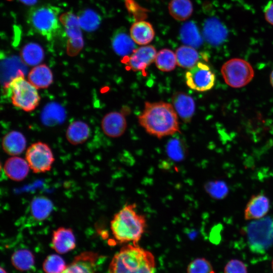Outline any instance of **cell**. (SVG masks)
Instances as JSON below:
<instances>
[{"instance_id":"obj_1","label":"cell","mask_w":273,"mask_h":273,"mask_svg":"<svg viewBox=\"0 0 273 273\" xmlns=\"http://www.w3.org/2000/svg\"><path fill=\"white\" fill-rule=\"evenodd\" d=\"M138 119L148 133L158 138L179 132L176 112L168 103L145 102L144 110Z\"/></svg>"},{"instance_id":"obj_2","label":"cell","mask_w":273,"mask_h":273,"mask_svg":"<svg viewBox=\"0 0 273 273\" xmlns=\"http://www.w3.org/2000/svg\"><path fill=\"white\" fill-rule=\"evenodd\" d=\"M109 273H155L153 254L138 244H127L113 257Z\"/></svg>"},{"instance_id":"obj_3","label":"cell","mask_w":273,"mask_h":273,"mask_svg":"<svg viewBox=\"0 0 273 273\" xmlns=\"http://www.w3.org/2000/svg\"><path fill=\"white\" fill-rule=\"evenodd\" d=\"M135 203L125 205L113 216L110 228L114 238L119 243L138 244L147 228L145 215L136 211Z\"/></svg>"},{"instance_id":"obj_4","label":"cell","mask_w":273,"mask_h":273,"mask_svg":"<svg viewBox=\"0 0 273 273\" xmlns=\"http://www.w3.org/2000/svg\"><path fill=\"white\" fill-rule=\"evenodd\" d=\"M59 8L42 5L31 9L28 13L27 22L32 30L50 39L61 31Z\"/></svg>"},{"instance_id":"obj_5","label":"cell","mask_w":273,"mask_h":273,"mask_svg":"<svg viewBox=\"0 0 273 273\" xmlns=\"http://www.w3.org/2000/svg\"><path fill=\"white\" fill-rule=\"evenodd\" d=\"M5 87L11 95L12 103L15 107L31 112L39 105L40 97L37 89L25 79L21 70L5 84Z\"/></svg>"},{"instance_id":"obj_6","label":"cell","mask_w":273,"mask_h":273,"mask_svg":"<svg viewBox=\"0 0 273 273\" xmlns=\"http://www.w3.org/2000/svg\"><path fill=\"white\" fill-rule=\"evenodd\" d=\"M254 253L262 254L273 246V217L268 216L249 223L243 230Z\"/></svg>"},{"instance_id":"obj_7","label":"cell","mask_w":273,"mask_h":273,"mask_svg":"<svg viewBox=\"0 0 273 273\" xmlns=\"http://www.w3.org/2000/svg\"><path fill=\"white\" fill-rule=\"evenodd\" d=\"M221 72L226 84L234 88L246 85L254 77V71L251 65L239 58L232 59L226 62L222 66Z\"/></svg>"},{"instance_id":"obj_8","label":"cell","mask_w":273,"mask_h":273,"mask_svg":"<svg viewBox=\"0 0 273 273\" xmlns=\"http://www.w3.org/2000/svg\"><path fill=\"white\" fill-rule=\"evenodd\" d=\"M25 159L34 173H44L50 171L55 161L54 154L47 144L37 142L32 144L27 149Z\"/></svg>"},{"instance_id":"obj_9","label":"cell","mask_w":273,"mask_h":273,"mask_svg":"<svg viewBox=\"0 0 273 273\" xmlns=\"http://www.w3.org/2000/svg\"><path fill=\"white\" fill-rule=\"evenodd\" d=\"M186 80L190 88L204 92L210 89L214 86L215 76L207 65L198 62L187 72Z\"/></svg>"},{"instance_id":"obj_10","label":"cell","mask_w":273,"mask_h":273,"mask_svg":"<svg viewBox=\"0 0 273 273\" xmlns=\"http://www.w3.org/2000/svg\"><path fill=\"white\" fill-rule=\"evenodd\" d=\"M52 248L59 254H65L76 247V239L71 228L61 226L52 234Z\"/></svg>"},{"instance_id":"obj_11","label":"cell","mask_w":273,"mask_h":273,"mask_svg":"<svg viewBox=\"0 0 273 273\" xmlns=\"http://www.w3.org/2000/svg\"><path fill=\"white\" fill-rule=\"evenodd\" d=\"M156 54V49L153 46H143L134 50L127 63L132 70H142L155 61Z\"/></svg>"},{"instance_id":"obj_12","label":"cell","mask_w":273,"mask_h":273,"mask_svg":"<svg viewBox=\"0 0 273 273\" xmlns=\"http://www.w3.org/2000/svg\"><path fill=\"white\" fill-rule=\"evenodd\" d=\"M270 207L268 198L263 193L253 195L244 210V218L249 220L262 218L268 213Z\"/></svg>"},{"instance_id":"obj_13","label":"cell","mask_w":273,"mask_h":273,"mask_svg":"<svg viewBox=\"0 0 273 273\" xmlns=\"http://www.w3.org/2000/svg\"><path fill=\"white\" fill-rule=\"evenodd\" d=\"M127 126L124 116L118 112H111L106 114L101 121L104 133L110 138H118L125 132Z\"/></svg>"},{"instance_id":"obj_14","label":"cell","mask_w":273,"mask_h":273,"mask_svg":"<svg viewBox=\"0 0 273 273\" xmlns=\"http://www.w3.org/2000/svg\"><path fill=\"white\" fill-rule=\"evenodd\" d=\"M98 255L85 251L77 255L62 273H96L95 265Z\"/></svg>"},{"instance_id":"obj_15","label":"cell","mask_w":273,"mask_h":273,"mask_svg":"<svg viewBox=\"0 0 273 273\" xmlns=\"http://www.w3.org/2000/svg\"><path fill=\"white\" fill-rule=\"evenodd\" d=\"M203 35L209 43L217 46L226 39L228 31L218 19L212 17L205 21L203 25Z\"/></svg>"},{"instance_id":"obj_16","label":"cell","mask_w":273,"mask_h":273,"mask_svg":"<svg viewBox=\"0 0 273 273\" xmlns=\"http://www.w3.org/2000/svg\"><path fill=\"white\" fill-rule=\"evenodd\" d=\"M30 167L26 159L15 156L5 161L4 170L5 174L12 180L21 181L28 175Z\"/></svg>"},{"instance_id":"obj_17","label":"cell","mask_w":273,"mask_h":273,"mask_svg":"<svg viewBox=\"0 0 273 273\" xmlns=\"http://www.w3.org/2000/svg\"><path fill=\"white\" fill-rule=\"evenodd\" d=\"M172 101L176 113L186 123L190 122L195 110L194 99L190 96L182 92L175 93Z\"/></svg>"},{"instance_id":"obj_18","label":"cell","mask_w":273,"mask_h":273,"mask_svg":"<svg viewBox=\"0 0 273 273\" xmlns=\"http://www.w3.org/2000/svg\"><path fill=\"white\" fill-rule=\"evenodd\" d=\"M2 146L6 154L15 156L21 154L25 150L26 140L21 132L13 130L4 135L2 139Z\"/></svg>"},{"instance_id":"obj_19","label":"cell","mask_w":273,"mask_h":273,"mask_svg":"<svg viewBox=\"0 0 273 273\" xmlns=\"http://www.w3.org/2000/svg\"><path fill=\"white\" fill-rule=\"evenodd\" d=\"M130 36L139 45L150 43L154 38L155 31L152 25L145 20H138L131 26Z\"/></svg>"},{"instance_id":"obj_20","label":"cell","mask_w":273,"mask_h":273,"mask_svg":"<svg viewBox=\"0 0 273 273\" xmlns=\"http://www.w3.org/2000/svg\"><path fill=\"white\" fill-rule=\"evenodd\" d=\"M28 81L37 89L48 88L53 82V75L46 64L34 67L28 75Z\"/></svg>"},{"instance_id":"obj_21","label":"cell","mask_w":273,"mask_h":273,"mask_svg":"<svg viewBox=\"0 0 273 273\" xmlns=\"http://www.w3.org/2000/svg\"><path fill=\"white\" fill-rule=\"evenodd\" d=\"M90 129L88 125L82 121H75L68 127L66 137L69 143L77 145L84 143L89 138Z\"/></svg>"},{"instance_id":"obj_22","label":"cell","mask_w":273,"mask_h":273,"mask_svg":"<svg viewBox=\"0 0 273 273\" xmlns=\"http://www.w3.org/2000/svg\"><path fill=\"white\" fill-rule=\"evenodd\" d=\"M53 207L52 201L48 197L36 196L33 198L30 203L31 214L36 220H44L50 215Z\"/></svg>"},{"instance_id":"obj_23","label":"cell","mask_w":273,"mask_h":273,"mask_svg":"<svg viewBox=\"0 0 273 273\" xmlns=\"http://www.w3.org/2000/svg\"><path fill=\"white\" fill-rule=\"evenodd\" d=\"M135 43L130 36L122 31L115 32L112 39L113 50L117 55L123 57L132 54L136 49Z\"/></svg>"},{"instance_id":"obj_24","label":"cell","mask_w":273,"mask_h":273,"mask_svg":"<svg viewBox=\"0 0 273 273\" xmlns=\"http://www.w3.org/2000/svg\"><path fill=\"white\" fill-rule=\"evenodd\" d=\"M177 64L184 68L191 69L198 63L199 55L196 49L192 47L183 45L176 50Z\"/></svg>"},{"instance_id":"obj_25","label":"cell","mask_w":273,"mask_h":273,"mask_svg":"<svg viewBox=\"0 0 273 273\" xmlns=\"http://www.w3.org/2000/svg\"><path fill=\"white\" fill-rule=\"evenodd\" d=\"M170 15L175 20L183 21L188 19L193 12L190 0H171L168 5Z\"/></svg>"},{"instance_id":"obj_26","label":"cell","mask_w":273,"mask_h":273,"mask_svg":"<svg viewBox=\"0 0 273 273\" xmlns=\"http://www.w3.org/2000/svg\"><path fill=\"white\" fill-rule=\"evenodd\" d=\"M21 57L25 64L29 66H37L44 58V51L38 44L30 42L25 45L20 53Z\"/></svg>"},{"instance_id":"obj_27","label":"cell","mask_w":273,"mask_h":273,"mask_svg":"<svg viewBox=\"0 0 273 273\" xmlns=\"http://www.w3.org/2000/svg\"><path fill=\"white\" fill-rule=\"evenodd\" d=\"M180 37L182 42L187 46L194 48L200 47L202 38L196 25L192 22L184 24L180 30Z\"/></svg>"},{"instance_id":"obj_28","label":"cell","mask_w":273,"mask_h":273,"mask_svg":"<svg viewBox=\"0 0 273 273\" xmlns=\"http://www.w3.org/2000/svg\"><path fill=\"white\" fill-rule=\"evenodd\" d=\"M11 262L17 270L21 271H28L34 266V256L29 250L19 249L12 254Z\"/></svg>"},{"instance_id":"obj_29","label":"cell","mask_w":273,"mask_h":273,"mask_svg":"<svg viewBox=\"0 0 273 273\" xmlns=\"http://www.w3.org/2000/svg\"><path fill=\"white\" fill-rule=\"evenodd\" d=\"M155 61L157 67L164 72L173 70L177 64L175 53L168 49L160 50L156 54Z\"/></svg>"},{"instance_id":"obj_30","label":"cell","mask_w":273,"mask_h":273,"mask_svg":"<svg viewBox=\"0 0 273 273\" xmlns=\"http://www.w3.org/2000/svg\"><path fill=\"white\" fill-rule=\"evenodd\" d=\"M64 109L59 105L51 103L44 109L42 114V120L44 124L53 125L60 123L64 119Z\"/></svg>"},{"instance_id":"obj_31","label":"cell","mask_w":273,"mask_h":273,"mask_svg":"<svg viewBox=\"0 0 273 273\" xmlns=\"http://www.w3.org/2000/svg\"><path fill=\"white\" fill-rule=\"evenodd\" d=\"M166 149L169 157L176 161L183 160L186 156V146L178 138L171 139L167 144Z\"/></svg>"},{"instance_id":"obj_32","label":"cell","mask_w":273,"mask_h":273,"mask_svg":"<svg viewBox=\"0 0 273 273\" xmlns=\"http://www.w3.org/2000/svg\"><path fill=\"white\" fill-rule=\"evenodd\" d=\"M206 193L213 199L220 200L225 198L229 193L226 184L221 180L208 181L204 186Z\"/></svg>"},{"instance_id":"obj_33","label":"cell","mask_w":273,"mask_h":273,"mask_svg":"<svg viewBox=\"0 0 273 273\" xmlns=\"http://www.w3.org/2000/svg\"><path fill=\"white\" fill-rule=\"evenodd\" d=\"M66 266L64 259L58 254L48 255L42 264L44 273H62Z\"/></svg>"},{"instance_id":"obj_34","label":"cell","mask_w":273,"mask_h":273,"mask_svg":"<svg viewBox=\"0 0 273 273\" xmlns=\"http://www.w3.org/2000/svg\"><path fill=\"white\" fill-rule=\"evenodd\" d=\"M80 27L91 31L95 30L99 26L100 19L98 14L91 10H85L78 17Z\"/></svg>"},{"instance_id":"obj_35","label":"cell","mask_w":273,"mask_h":273,"mask_svg":"<svg viewBox=\"0 0 273 273\" xmlns=\"http://www.w3.org/2000/svg\"><path fill=\"white\" fill-rule=\"evenodd\" d=\"M187 273H215L211 263L205 258H197L188 265Z\"/></svg>"},{"instance_id":"obj_36","label":"cell","mask_w":273,"mask_h":273,"mask_svg":"<svg viewBox=\"0 0 273 273\" xmlns=\"http://www.w3.org/2000/svg\"><path fill=\"white\" fill-rule=\"evenodd\" d=\"M224 273H247V268L243 261L236 259H231L225 265Z\"/></svg>"},{"instance_id":"obj_37","label":"cell","mask_w":273,"mask_h":273,"mask_svg":"<svg viewBox=\"0 0 273 273\" xmlns=\"http://www.w3.org/2000/svg\"><path fill=\"white\" fill-rule=\"evenodd\" d=\"M263 12L266 21L273 25V1L267 3L264 8Z\"/></svg>"},{"instance_id":"obj_38","label":"cell","mask_w":273,"mask_h":273,"mask_svg":"<svg viewBox=\"0 0 273 273\" xmlns=\"http://www.w3.org/2000/svg\"><path fill=\"white\" fill-rule=\"evenodd\" d=\"M21 2L26 5H32L36 2L37 0H20Z\"/></svg>"},{"instance_id":"obj_39","label":"cell","mask_w":273,"mask_h":273,"mask_svg":"<svg viewBox=\"0 0 273 273\" xmlns=\"http://www.w3.org/2000/svg\"><path fill=\"white\" fill-rule=\"evenodd\" d=\"M270 80L271 84L273 87V71H272V72H271V73L270 74Z\"/></svg>"},{"instance_id":"obj_40","label":"cell","mask_w":273,"mask_h":273,"mask_svg":"<svg viewBox=\"0 0 273 273\" xmlns=\"http://www.w3.org/2000/svg\"><path fill=\"white\" fill-rule=\"evenodd\" d=\"M1 273H7L5 269L1 267Z\"/></svg>"},{"instance_id":"obj_41","label":"cell","mask_w":273,"mask_h":273,"mask_svg":"<svg viewBox=\"0 0 273 273\" xmlns=\"http://www.w3.org/2000/svg\"><path fill=\"white\" fill-rule=\"evenodd\" d=\"M271 268H272V270L273 271V259H272V262H271Z\"/></svg>"}]
</instances>
